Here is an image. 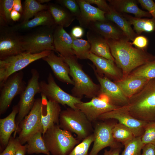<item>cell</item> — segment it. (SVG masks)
<instances>
[{"mask_svg":"<svg viewBox=\"0 0 155 155\" xmlns=\"http://www.w3.org/2000/svg\"><path fill=\"white\" fill-rule=\"evenodd\" d=\"M106 40L115 63L122 72V79L140 66L155 60V56L146 50L134 47L127 38Z\"/></svg>","mask_w":155,"mask_h":155,"instance_id":"1","label":"cell"},{"mask_svg":"<svg viewBox=\"0 0 155 155\" xmlns=\"http://www.w3.org/2000/svg\"><path fill=\"white\" fill-rule=\"evenodd\" d=\"M133 117L141 121L155 122V78L149 80L123 106Z\"/></svg>","mask_w":155,"mask_h":155,"instance_id":"2","label":"cell"},{"mask_svg":"<svg viewBox=\"0 0 155 155\" xmlns=\"http://www.w3.org/2000/svg\"><path fill=\"white\" fill-rule=\"evenodd\" d=\"M63 58L69 66V75L74 82L71 90V95L82 98L84 96L91 99L98 96L100 84L94 83L84 71L77 57L74 55Z\"/></svg>","mask_w":155,"mask_h":155,"instance_id":"3","label":"cell"},{"mask_svg":"<svg viewBox=\"0 0 155 155\" xmlns=\"http://www.w3.org/2000/svg\"><path fill=\"white\" fill-rule=\"evenodd\" d=\"M49 151L52 155H68L80 141L71 132L54 124L42 135Z\"/></svg>","mask_w":155,"mask_h":155,"instance_id":"4","label":"cell"},{"mask_svg":"<svg viewBox=\"0 0 155 155\" xmlns=\"http://www.w3.org/2000/svg\"><path fill=\"white\" fill-rule=\"evenodd\" d=\"M59 125L62 129L76 134L77 139L82 140L93 133L92 122L82 111L70 107L61 111Z\"/></svg>","mask_w":155,"mask_h":155,"instance_id":"5","label":"cell"},{"mask_svg":"<svg viewBox=\"0 0 155 155\" xmlns=\"http://www.w3.org/2000/svg\"><path fill=\"white\" fill-rule=\"evenodd\" d=\"M56 26H41L21 36L24 52L36 54L45 51H55L53 34Z\"/></svg>","mask_w":155,"mask_h":155,"instance_id":"6","label":"cell"},{"mask_svg":"<svg viewBox=\"0 0 155 155\" xmlns=\"http://www.w3.org/2000/svg\"><path fill=\"white\" fill-rule=\"evenodd\" d=\"M51 51L47 50L36 54L24 52L0 60V86L11 75L46 56Z\"/></svg>","mask_w":155,"mask_h":155,"instance_id":"7","label":"cell"},{"mask_svg":"<svg viewBox=\"0 0 155 155\" xmlns=\"http://www.w3.org/2000/svg\"><path fill=\"white\" fill-rule=\"evenodd\" d=\"M43 106L42 98L35 99L31 110L20 123L17 131L19 132L18 138L22 145L37 133L40 132L42 133L41 117Z\"/></svg>","mask_w":155,"mask_h":155,"instance_id":"8","label":"cell"},{"mask_svg":"<svg viewBox=\"0 0 155 155\" xmlns=\"http://www.w3.org/2000/svg\"><path fill=\"white\" fill-rule=\"evenodd\" d=\"M112 119L98 120L93 127L94 136V144L88 155H98L99 152L106 147L110 148H121L123 145L114 139L112 134V129L115 123Z\"/></svg>","mask_w":155,"mask_h":155,"instance_id":"9","label":"cell"},{"mask_svg":"<svg viewBox=\"0 0 155 155\" xmlns=\"http://www.w3.org/2000/svg\"><path fill=\"white\" fill-rule=\"evenodd\" d=\"M39 93L48 100L53 101L63 105H67L73 109H77L75 104L82 102V98L73 96L63 90L56 83L53 75L49 73L47 82H39Z\"/></svg>","mask_w":155,"mask_h":155,"instance_id":"10","label":"cell"},{"mask_svg":"<svg viewBox=\"0 0 155 155\" xmlns=\"http://www.w3.org/2000/svg\"><path fill=\"white\" fill-rule=\"evenodd\" d=\"M24 73L20 71L9 76L0 86V114L4 113L11 104L13 98L20 95L26 86L23 80Z\"/></svg>","mask_w":155,"mask_h":155,"instance_id":"11","label":"cell"},{"mask_svg":"<svg viewBox=\"0 0 155 155\" xmlns=\"http://www.w3.org/2000/svg\"><path fill=\"white\" fill-rule=\"evenodd\" d=\"M31 72V77L29 80L26 88L20 95L18 104L19 111L16 121L17 133L20 123L29 113L34 105L35 100V96L39 93V73L35 69H32Z\"/></svg>","mask_w":155,"mask_h":155,"instance_id":"12","label":"cell"},{"mask_svg":"<svg viewBox=\"0 0 155 155\" xmlns=\"http://www.w3.org/2000/svg\"><path fill=\"white\" fill-rule=\"evenodd\" d=\"M18 32L12 26H0V60L24 52Z\"/></svg>","mask_w":155,"mask_h":155,"instance_id":"13","label":"cell"},{"mask_svg":"<svg viewBox=\"0 0 155 155\" xmlns=\"http://www.w3.org/2000/svg\"><path fill=\"white\" fill-rule=\"evenodd\" d=\"M115 119L130 129L135 137L141 136L148 123L138 120L130 115L123 107L104 113L100 116L97 120Z\"/></svg>","mask_w":155,"mask_h":155,"instance_id":"14","label":"cell"},{"mask_svg":"<svg viewBox=\"0 0 155 155\" xmlns=\"http://www.w3.org/2000/svg\"><path fill=\"white\" fill-rule=\"evenodd\" d=\"M75 106L92 123L97 120L101 115L120 107L109 102L106 98L102 95L95 97L88 102L82 101L77 103Z\"/></svg>","mask_w":155,"mask_h":155,"instance_id":"15","label":"cell"},{"mask_svg":"<svg viewBox=\"0 0 155 155\" xmlns=\"http://www.w3.org/2000/svg\"><path fill=\"white\" fill-rule=\"evenodd\" d=\"M93 69L100 85L98 95L104 96L109 102L119 107L127 105L128 98L124 95L119 86L108 78L99 75Z\"/></svg>","mask_w":155,"mask_h":155,"instance_id":"16","label":"cell"},{"mask_svg":"<svg viewBox=\"0 0 155 155\" xmlns=\"http://www.w3.org/2000/svg\"><path fill=\"white\" fill-rule=\"evenodd\" d=\"M87 59L92 62L96 69L94 66L91 65V66L99 75L104 76L111 80H113L114 82L122 79V72L115 61L91 53L88 55Z\"/></svg>","mask_w":155,"mask_h":155,"instance_id":"17","label":"cell"},{"mask_svg":"<svg viewBox=\"0 0 155 155\" xmlns=\"http://www.w3.org/2000/svg\"><path fill=\"white\" fill-rule=\"evenodd\" d=\"M42 59L49 65L54 75L59 80L74 85V82L69 76V66L62 57L57 55L52 51Z\"/></svg>","mask_w":155,"mask_h":155,"instance_id":"18","label":"cell"},{"mask_svg":"<svg viewBox=\"0 0 155 155\" xmlns=\"http://www.w3.org/2000/svg\"><path fill=\"white\" fill-rule=\"evenodd\" d=\"M53 45L55 51L63 58L74 55L73 40L70 34L63 27L56 26L53 32Z\"/></svg>","mask_w":155,"mask_h":155,"instance_id":"19","label":"cell"},{"mask_svg":"<svg viewBox=\"0 0 155 155\" xmlns=\"http://www.w3.org/2000/svg\"><path fill=\"white\" fill-rule=\"evenodd\" d=\"M87 28L98 34L106 39H128L116 24L106 19L103 21L92 22L89 24Z\"/></svg>","mask_w":155,"mask_h":155,"instance_id":"20","label":"cell"},{"mask_svg":"<svg viewBox=\"0 0 155 155\" xmlns=\"http://www.w3.org/2000/svg\"><path fill=\"white\" fill-rule=\"evenodd\" d=\"M80 10V15L78 21L82 27L87 28L90 22L103 21L106 20V13L86 2L85 0H77Z\"/></svg>","mask_w":155,"mask_h":155,"instance_id":"21","label":"cell"},{"mask_svg":"<svg viewBox=\"0 0 155 155\" xmlns=\"http://www.w3.org/2000/svg\"><path fill=\"white\" fill-rule=\"evenodd\" d=\"M86 37L90 44V53L115 61L106 39L89 30L87 32Z\"/></svg>","mask_w":155,"mask_h":155,"instance_id":"22","label":"cell"},{"mask_svg":"<svg viewBox=\"0 0 155 155\" xmlns=\"http://www.w3.org/2000/svg\"><path fill=\"white\" fill-rule=\"evenodd\" d=\"M55 25L53 19L49 10L47 9L38 12L32 19L21 22L12 27L18 32L28 30L37 26H52Z\"/></svg>","mask_w":155,"mask_h":155,"instance_id":"23","label":"cell"},{"mask_svg":"<svg viewBox=\"0 0 155 155\" xmlns=\"http://www.w3.org/2000/svg\"><path fill=\"white\" fill-rule=\"evenodd\" d=\"M19 111L18 105H14L11 113L5 118L0 119V141L3 146L8 144L11 135L15 132L14 137H15L17 132V127L15 118Z\"/></svg>","mask_w":155,"mask_h":155,"instance_id":"24","label":"cell"},{"mask_svg":"<svg viewBox=\"0 0 155 155\" xmlns=\"http://www.w3.org/2000/svg\"><path fill=\"white\" fill-rule=\"evenodd\" d=\"M109 5L116 11L121 13L133 14L135 17L151 18V15L148 11L140 9L135 0H108Z\"/></svg>","mask_w":155,"mask_h":155,"instance_id":"25","label":"cell"},{"mask_svg":"<svg viewBox=\"0 0 155 155\" xmlns=\"http://www.w3.org/2000/svg\"><path fill=\"white\" fill-rule=\"evenodd\" d=\"M41 96L44 99L46 105V114L44 115L42 112V114L43 134L54 125H59V116L61 110L59 104L53 101L48 100L44 96Z\"/></svg>","mask_w":155,"mask_h":155,"instance_id":"26","label":"cell"},{"mask_svg":"<svg viewBox=\"0 0 155 155\" xmlns=\"http://www.w3.org/2000/svg\"><path fill=\"white\" fill-rule=\"evenodd\" d=\"M149 80L134 76L126 78L114 82L128 98L139 92Z\"/></svg>","mask_w":155,"mask_h":155,"instance_id":"27","label":"cell"},{"mask_svg":"<svg viewBox=\"0 0 155 155\" xmlns=\"http://www.w3.org/2000/svg\"><path fill=\"white\" fill-rule=\"evenodd\" d=\"M105 16L106 20L116 24L129 40L133 41L138 35L122 14L116 11L111 6L109 11L105 13Z\"/></svg>","mask_w":155,"mask_h":155,"instance_id":"28","label":"cell"},{"mask_svg":"<svg viewBox=\"0 0 155 155\" xmlns=\"http://www.w3.org/2000/svg\"><path fill=\"white\" fill-rule=\"evenodd\" d=\"M47 5L48 9L57 26L67 27L76 19L67 9L59 4L49 3Z\"/></svg>","mask_w":155,"mask_h":155,"instance_id":"29","label":"cell"},{"mask_svg":"<svg viewBox=\"0 0 155 155\" xmlns=\"http://www.w3.org/2000/svg\"><path fill=\"white\" fill-rule=\"evenodd\" d=\"M124 17L133 26V30L138 35L142 32H151L155 31V20L153 18H144L134 17L126 13H122Z\"/></svg>","mask_w":155,"mask_h":155,"instance_id":"30","label":"cell"},{"mask_svg":"<svg viewBox=\"0 0 155 155\" xmlns=\"http://www.w3.org/2000/svg\"><path fill=\"white\" fill-rule=\"evenodd\" d=\"M42 133L40 132L37 133L27 141L25 145L28 154L43 153L50 155V153L46 146Z\"/></svg>","mask_w":155,"mask_h":155,"instance_id":"31","label":"cell"},{"mask_svg":"<svg viewBox=\"0 0 155 155\" xmlns=\"http://www.w3.org/2000/svg\"><path fill=\"white\" fill-rule=\"evenodd\" d=\"M48 7L47 4H41L37 0H25L24 3L21 22L28 21L38 12L48 9Z\"/></svg>","mask_w":155,"mask_h":155,"instance_id":"32","label":"cell"},{"mask_svg":"<svg viewBox=\"0 0 155 155\" xmlns=\"http://www.w3.org/2000/svg\"><path fill=\"white\" fill-rule=\"evenodd\" d=\"M73 40V49L78 59H87L90 53V44L88 40L76 38L70 34Z\"/></svg>","mask_w":155,"mask_h":155,"instance_id":"33","label":"cell"},{"mask_svg":"<svg viewBox=\"0 0 155 155\" xmlns=\"http://www.w3.org/2000/svg\"><path fill=\"white\" fill-rule=\"evenodd\" d=\"M113 136L115 140L123 145L134 137L131 130L119 123H115L112 129Z\"/></svg>","mask_w":155,"mask_h":155,"instance_id":"34","label":"cell"},{"mask_svg":"<svg viewBox=\"0 0 155 155\" xmlns=\"http://www.w3.org/2000/svg\"><path fill=\"white\" fill-rule=\"evenodd\" d=\"M128 76L149 80L155 78V60L140 66L132 71Z\"/></svg>","mask_w":155,"mask_h":155,"instance_id":"35","label":"cell"},{"mask_svg":"<svg viewBox=\"0 0 155 155\" xmlns=\"http://www.w3.org/2000/svg\"><path fill=\"white\" fill-rule=\"evenodd\" d=\"M14 0H0V26H9L13 21L10 17Z\"/></svg>","mask_w":155,"mask_h":155,"instance_id":"36","label":"cell"},{"mask_svg":"<svg viewBox=\"0 0 155 155\" xmlns=\"http://www.w3.org/2000/svg\"><path fill=\"white\" fill-rule=\"evenodd\" d=\"M144 144L141 136L134 137L125 143L121 155H141V151Z\"/></svg>","mask_w":155,"mask_h":155,"instance_id":"37","label":"cell"},{"mask_svg":"<svg viewBox=\"0 0 155 155\" xmlns=\"http://www.w3.org/2000/svg\"><path fill=\"white\" fill-rule=\"evenodd\" d=\"M94 140V136L93 133L83 140L68 155H88L89 149Z\"/></svg>","mask_w":155,"mask_h":155,"instance_id":"38","label":"cell"},{"mask_svg":"<svg viewBox=\"0 0 155 155\" xmlns=\"http://www.w3.org/2000/svg\"><path fill=\"white\" fill-rule=\"evenodd\" d=\"M141 140L144 145L151 144L155 145V122L147 123L141 136Z\"/></svg>","mask_w":155,"mask_h":155,"instance_id":"39","label":"cell"},{"mask_svg":"<svg viewBox=\"0 0 155 155\" xmlns=\"http://www.w3.org/2000/svg\"><path fill=\"white\" fill-rule=\"evenodd\" d=\"M55 1L67 9L78 20L80 17V10L77 0H57Z\"/></svg>","mask_w":155,"mask_h":155,"instance_id":"40","label":"cell"},{"mask_svg":"<svg viewBox=\"0 0 155 155\" xmlns=\"http://www.w3.org/2000/svg\"><path fill=\"white\" fill-rule=\"evenodd\" d=\"M20 144L18 137L15 138L11 136L6 148L0 155H15L16 150Z\"/></svg>","mask_w":155,"mask_h":155,"instance_id":"41","label":"cell"},{"mask_svg":"<svg viewBox=\"0 0 155 155\" xmlns=\"http://www.w3.org/2000/svg\"><path fill=\"white\" fill-rule=\"evenodd\" d=\"M137 1L143 8L147 10L155 20V2L152 0H138Z\"/></svg>","mask_w":155,"mask_h":155,"instance_id":"42","label":"cell"},{"mask_svg":"<svg viewBox=\"0 0 155 155\" xmlns=\"http://www.w3.org/2000/svg\"><path fill=\"white\" fill-rule=\"evenodd\" d=\"M133 45L137 48L146 50L148 44V40L147 37L143 35H138L132 42Z\"/></svg>","mask_w":155,"mask_h":155,"instance_id":"43","label":"cell"},{"mask_svg":"<svg viewBox=\"0 0 155 155\" xmlns=\"http://www.w3.org/2000/svg\"><path fill=\"white\" fill-rule=\"evenodd\" d=\"M90 4H94L96 5L98 8L101 10L105 12L106 13L109 11L111 6L104 0H85Z\"/></svg>","mask_w":155,"mask_h":155,"instance_id":"44","label":"cell"},{"mask_svg":"<svg viewBox=\"0 0 155 155\" xmlns=\"http://www.w3.org/2000/svg\"><path fill=\"white\" fill-rule=\"evenodd\" d=\"M141 155H155V145L151 144L144 145Z\"/></svg>","mask_w":155,"mask_h":155,"instance_id":"45","label":"cell"},{"mask_svg":"<svg viewBox=\"0 0 155 155\" xmlns=\"http://www.w3.org/2000/svg\"><path fill=\"white\" fill-rule=\"evenodd\" d=\"M84 34L83 28L81 26H76L72 28L70 34L74 37L78 38L82 37Z\"/></svg>","mask_w":155,"mask_h":155,"instance_id":"46","label":"cell"},{"mask_svg":"<svg viewBox=\"0 0 155 155\" xmlns=\"http://www.w3.org/2000/svg\"><path fill=\"white\" fill-rule=\"evenodd\" d=\"M121 151V148H110L108 150H105L102 155H120Z\"/></svg>","mask_w":155,"mask_h":155,"instance_id":"47","label":"cell"},{"mask_svg":"<svg viewBox=\"0 0 155 155\" xmlns=\"http://www.w3.org/2000/svg\"><path fill=\"white\" fill-rule=\"evenodd\" d=\"M13 9L18 12L21 14L23 13V8L21 0H14Z\"/></svg>","mask_w":155,"mask_h":155,"instance_id":"48","label":"cell"},{"mask_svg":"<svg viewBox=\"0 0 155 155\" xmlns=\"http://www.w3.org/2000/svg\"><path fill=\"white\" fill-rule=\"evenodd\" d=\"M26 152V145L20 144L18 147L15 155H25Z\"/></svg>","mask_w":155,"mask_h":155,"instance_id":"49","label":"cell"},{"mask_svg":"<svg viewBox=\"0 0 155 155\" xmlns=\"http://www.w3.org/2000/svg\"><path fill=\"white\" fill-rule=\"evenodd\" d=\"M21 16V14L18 12L13 9L11 12L10 17L13 21L19 20Z\"/></svg>","mask_w":155,"mask_h":155,"instance_id":"50","label":"cell"},{"mask_svg":"<svg viewBox=\"0 0 155 155\" xmlns=\"http://www.w3.org/2000/svg\"><path fill=\"white\" fill-rule=\"evenodd\" d=\"M37 1L39 3L42 4H43L48 3L51 1L50 0H37Z\"/></svg>","mask_w":155,"mask_h":155,"instance_id":"51","label":"cell"}]
</instances>
